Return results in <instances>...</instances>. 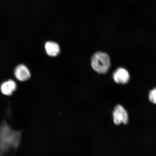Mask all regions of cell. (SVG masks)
<instances>
[{
    "mask_svg": "<svg viewBox=\"0 0 156 156\" xmlns=\"http://www.w3.org/2000/svg\"><path fill=\"white\" fill-rule=\"evenodd\" d=\"M14 73L16 78L21 81H26L31 76L30 71L28 68L23 64L19 65L16 68Z\"/></svg>",
    "mask_w": 156,
    "mask_h": 156,
    "instance_id": "cell-5",
    "label": "cell"
},
{
    "mask_svg": "<svg viewBox=\"0 0 156 156\" xmlns=\"http://www.w3.org/2000/svg\"><path fill=\"white\" fill-rule=\"evenodd\" d=\"M91 66L93 69L97 73H106L111 67L110 57L105 52H97L91 58Z\"/></svg>",
    "mask_w": 156,
    "mask_h": 156,
    "instance_id": "cell-2",
    "label": "cell"
},
{
    "mask_svg": "<svg viewBox=\"0 0 156 156\" xmlns=\"http://www.w3.org/2000/svg\"><path fill=\"white\" fill-rule=\"evenodd\" d=\"M44 47L46 53L49 56L55 57L60 53L59 46L56 42L51 41L47 42Z\"/></svg>",
    "mask_w": 156,
    "mask_h": 156,
    "instance_id": "cell-7",
    "label": "cell"
},
{
    "mask_svg": "<svg viewBox=\"0 0 156 156\" xmlns=\"http://www.w3.org/2000/svg\"><path fill=\"white\" fill-rule=\"evenodd\" d=\"M149 99L151 102L156 104V87L150 91Z\"/></svg>",
    "mask_w": 156,
    "mask_h": 156,
    "instance_id": "cell-8",
    "label": "cell"
},
{
    "mask_svg": "<svg viewBox=\"0 0 156 156\" xmlns=\"http://www.w3.org/2000/svg\"><path fill=\"white\" fill-rule=\"evenodd\" d=\"M17 85L15 82L12 80L5 81L1 85V90L2 93L6 95H10L16 90Z\"/></svg>",
    "mask_w": 156,
    "mask_h": 156,
    "instance_id": "cell-6",
    "label": "cell"
},
{
    "mask_svg": "<svg viewBox=\"0 0 156 156\" xmlns=\"http://www.w3.org/2000/svg\"><path fill=\"white\" fill-rule=\"evenodd\" d=\"M113 79L117 83L125 84L128 82L130 75L128 71L124 68H118L113 75Z\"/></svg>",
    "mask_w": 156,
    "mask_h": 156,
    "instance_id": "cell-4",
    "label": "cell"
},
{
    "mask_svg": "<svg viewBox=\"0 0 156 156\" xmlns=\"http://www.w3.org/2000/svg\"><path fill=\"white\" fill-rule=\"evenodd\" d=\"M21 132L15 130L4 121L0 125V156L14 153L20 144Z\"/></svg>",
    "mask_w": 156,
    "mask_h": 156,
    "instance_id": "cell-1",
    "label": "cell"
},
{
    "mask_svg": "<svg viewBox=\"0 0 156 156\" xmlns=\"http://www.w3.org/2000/svg\"><path fill=\"white\" fill-rule=\"evenodd\" d=\"M113 115L114 123L117 125L122 123L125 124L128 123V117L127 113L123 107L121 105H117L115 107Z\"/></svg>",
    "mask_w": 156,
    "mask_h": 156,
    "instance_id": "cell-3",
    "label": "cell"
}]
</instances>
